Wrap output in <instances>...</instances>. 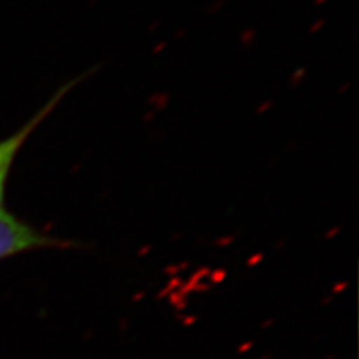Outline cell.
<instances>
[{
    "instance_id": "6da1fadb",
    "label": "cell",
    "mask_w": 359,
    "mask_h": 359,
    "mask_svg": "<svg viewBox=\"0 0 359 359\" xmlns=\"http://www.w3.org/2000/svg\"><path fill=\"white\" fill-rule=\"evenodd\" d=\"M74 247H81V244L51 237L6 210H0V261L33 250L74 249Z\"/></svg>"
},
{
    "instance_id": "7a4b0ae2",
    "label": "cell",
    "mask_w": 359,
    "mask_h": 359,
    "mask_svg": "<svg viewBox=\"0 0 359 359\" xmlns=\"http://www.w3.org/2000/svg\"><path fill=\"white\" fill-rule=\"evenodd\" d=\"M87 76L88 74L80 75L76 80L62 86L57 92H55L18 130H15L13 135H9L8 138L0 140V210L4 208L6 183L18 153L21 151L22 147H25V144L29 141L33 132H36V129L42 125V123L53 114V111L59 107V104L65 99V96L69 93L76 84H80L83 80H86Z\"/></svg>"
}]
</instances>
